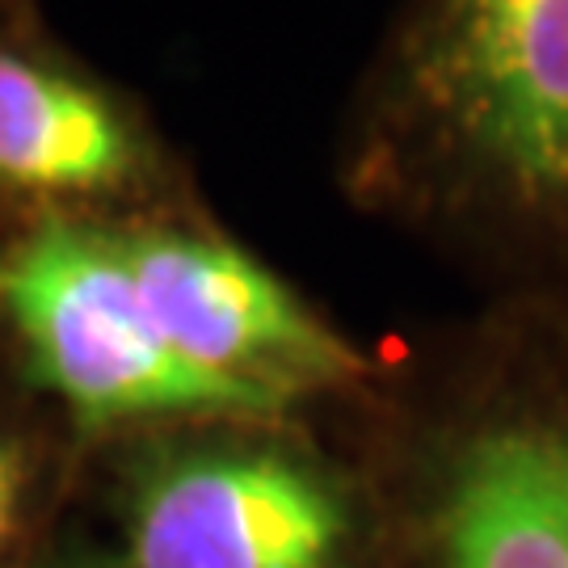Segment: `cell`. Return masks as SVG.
<instances>
[{"label":"cell","mask_w":568,"mask_h":568,"mask_svg":"<svg viewBox=\"0 0 568 568\" xmlns=\"http://www.w3.org/2000/svg\"><path fill=\"white\" fill-rule=\"evenodd\" d=\"M333 190L480 295L568 291V0H396Z\"/></svg>","instance_id":"1"},{"label":"cell","mask_w":568,"mask_h":568,"mask_svg":"<svg viewBox=\"0 0 568 568\" xmlns=\"http://www.w3.org/2000/svg\"><path fill=\"white\" fill-rule=\"evenodd\" d=\"M307 417L363 471L384 568H568V291L426 321Z\"/></svg>","instance_id":"2"},{"label":"cell","mask_w":568,"mask_h":568,"mask_svg":"<svg viewBox=\"0 0 568 568\" xmlns=\"http://www.w3.org/2000/svg\"><path fill=\"white\" fill-rule=\"evenodd\" d=\"M131 568H384L358 464L307 413H220L89 447Z\"/></svg>","instance_id":"3"},{"label":"cell","mask_w":568,"mask_h":568,"mask_svg":"<svg viewBox=\"0 0 568 568\" xmlns=\"http://www.w3.org/2000/svg\"><path fill=\"white\" fill-rule=\"evenodd\" d=\"M0 321L26 384L84 447L185 417L274 413L164 342L105 224L21 227L0 257Z\"/></svg>","instance_id":"4"},{"label":"cell","mask_w":568,"mask_h":568,"mask_svg":"<svg viewBox=\"0 0 568 568\" xmlns=\"http://www.w3.org/2000/svg\"><path fill=\"white\" fill-rule=\"evenodd\" d=\"M105 232L164 342L248 400L316 413L375 371V349L253 253L206 199Z\"/></svg>","instance_id":"5"},{"label":"cell","mask_w":568,"mask_h":568,"mask_svg":"<svg viewBox=\"0 0 568 568\" xmlns=\"http://www.w3.org/2000/svg\"><path fill=\"white\" fill-rule=\"evenodd\" d=\"M206 199L156 114L34 30H0V203L26 224H126ZM18 227V232H21Z\"/></svg>","instance_id":"6"},{"label":"cell","mask_w":568,"mask_h":568,"mask_svg":"<svg viewBox=\"0 0 568 568\" xmlns=\"http://www.w3.org/2000/svg\"><path fill=\"white\" fill-rule=\"evenodd\" d=\"M55 480V455H47L34 429L0 413V568H21L39 535L42 506Z\"/></svg>","instance_id":"7"},{"label":"cell","mask_w":568,"mask_h":568,"mask_svg":"<svg viewBox=\"0 0 568 568\" xmlns=\"http://www.w3.org/2000/svg\"><path fill=\"white\" fill-rule=\"evenodd\" d=\"M0 30H30V0H0Z\"/></svg>","instance_id":"8"},{"label":"cell","mask_w":568,"mask_h":568,"mask_svg":"<svg viewBox=\"0 0 568 568\" xmlns=\"http://www.w3.org/2000/svg\"><path fill=\"white\" fill-rule=\"evenodd\" d=\"M60 568H131V565L110 548V551H89V556H72V560H63Z\"/></svg>","instance_id":"9"},{"label":"cell","mask_w":568,"mask_h":568,"mask_svg":"<svg viewBox=\"0 0 568 568\" xmlns=\"http://www.w3.org/2000/svg\"><path fill=\"white\" fill-rule=\"evenodd\" d=\"M0 257H4V248H0Z\"/></svg>","instance_id":"10"}]
</instances>
